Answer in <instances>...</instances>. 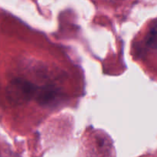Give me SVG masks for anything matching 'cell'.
I'll return each instance as SVG.
<instances>
[{
    "mask_svg": "<svg viewBox=\"0 0 157 157\" xmlns=\"http://www.w3.org/2000/svg\"><path fill=\"white\" fill-rule=\"evenodd\" d=\"M35 87L28 81L15 79L7 87V98L13 104H21L35 94Z\"/></svg>",
    "mask_w": 157,
    "mask_h": 157,
    "instance_id": "obj_1",
    "label": "cell"
},
{
    "mask_svg": "<svg viewBox=\"0 0 157 157\" xmlns=\"http://www.w3.org/2000/svg\"><path fill=\"white\" fill-rule=\"evenodd\" d=\"M93 157H113L109 144H106L104 140L101 142L98 141L95 150L93 151Z\"/></svg>",
    "mask_w": 157,
    "mask_h": 157,
    "instance_id": "obj_2",
    "label": "cell"
}]
</instances>
